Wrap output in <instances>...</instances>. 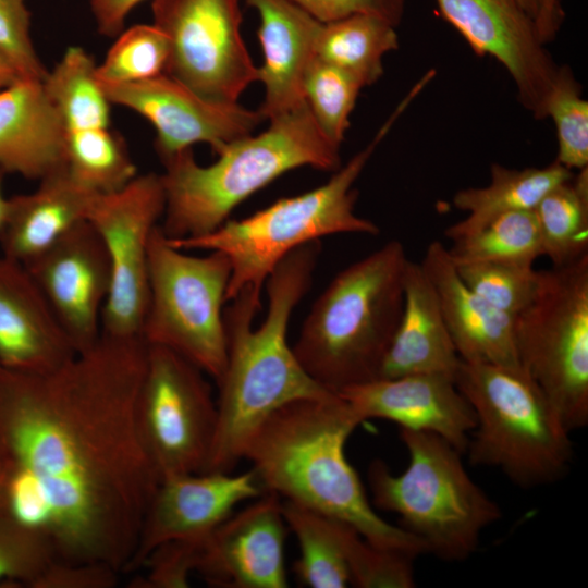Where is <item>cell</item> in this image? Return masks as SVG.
Listing matches in <instances>:
<instances>
[{
	"label": "cell",
	"instance_id": "obj_24",
	"mask_svg": "<svg viewBox=\"0 0 588 588\" xmlns=\"http://www.w3.org/2000/svg\"><path fill=\"white\" fill-rule=\"evenodd\" d=\"M402 315L379 378L443 373L455 379L461 358L446 328L433 285L420 264L407 260Z\"/></svg>",
	"mask_w": 588,
	"mask_h": 588
},
{
	"label": "cell",
	"instance_id": "obj_11",
	"mask_svg": "<svg viewBox=\"0 0 588 588\" xmlns=\"http://www.w3.org/2000/svg\"><path fill=\"white\" fill-rule=\"evenodd\" d=\"M147 346L137 420L148 455L160 478L204 473L217 426L206 373L167 347Z\"/></svg>",
	"mask_w": 588,
	"mask_h": 588
},
{
	"label": "cell",
	"instance_id": "obj_40",
	"mask_svg": "<svg viewBox=\"0 0 588 588\" xmlns=\"http://www.w3.org/2000/svg\"><path fill=\"white\" fill-rule=\"evenodd\" d=\"M120 572L110 565L95 562L53 560L35 580L32 588H113Z\"/></svg>",
	"mask_w": 588,
	"mask_h": 588
},
{
	"label": "cell",
	"instance_id": "obj_41",
	"mask_svg": "<svg viewBox=\"0 0 588 588\" xmlns=\"http://www.w3.org/2000/svg\"><path fill=\"white\" fill-rule=\"evenodd\" d=\"M320 22H331L351 14L369 13L396 26L403 16L405 0H291Z\"/></svg>",
	"mask_w": 588,
	"mask_h": 588
},
{
	"label": "cell",
	"instance_id": "obj_21",
	"mask_svg": "<svg viewBox=\"0 0 588 588\" xmlns=\"http://www.w3.org/2000/svg\"><path fill=\"white\" fill-rule=\"evenodd\" d=\"M437 293L461 360L518 366L514 319L475 293L460 277L448 248L432 241L420 262Z\"/></svg>",
	"mask_w": 588,
	"mask_h": 588
},
{
	"label": "cell",
	"instance_id": "obj_47",
	"mask_svg": "<svg viewBox=\"0 0 588 588\" xmlns=\"http://www.w3.org/2000/svg\"><path fill=\"white\" fill-rule=\"evenodd\" d=\"M0 511H1V480H0Z\"/></svg>",
	"mask_w": 588,
	"mask_h": 588
},
{
	"label": "cell",
	"instance_id": "obj_37",
	"mask_svg": "<svg viewBox=\"0 0 588 588\" xmlns=\"http://www.w3.org/2000/svg\"><path fill=\"white\" fill-rule=\"evenodd\" d=\"M57 559L41 531L0 511V587H28Z\"/></svg>",
	"mask_w": 588,
	"mask_h": 588
},
{
	"label": "cell",
	"instance_id": "obj_12",
	"mask_svg": "<svg viewBox=\"0 0 588 588\" xmlns=\"http://www.w3.org/2000/svg\"><path fill=\"white\" fill-rule=\"evenodd\" d=\"M160 174L137 175L124 187L97 194L88 222L99 234L111 283L101 315V335L142 338L149 298V245L164 211Z\"/></svg>",
	"mask_w": 588,
	"mask_h": 588
},
{
	"label": "cell",
	"instance_id": "obj_42",
	"mask_svg": "<svg viewBox=\"0 0 588 588\" xmlns=\"http://www.w3.org/2000/svg\"><path fill=\"white\" fill-rule=\"evenodd\" d=\"M98 32L108 37L118 36L131 11L144 0H87Z\"/></svg>",
	"mask_w": 588,
	"mask_h": 588
},
{
	"label": "cell",
	"instance_id": "obj_3",
	"mask_svg": "<svg viewBox=\"0 0 588 588\" xmlns=\"http://www.w3.org/2000/svg\"><path fill=\"white\" fill-rule=\"evenodd\" d=\"M360 422L338 393L297 400L257 428L243 458L264 492L342 520L382 549L414 559L428 553L420 539L376 513L348 463L345 443Z\"/></svg>",
	"mask_w": 588,
	"mask_h": 588
},
{
	"label": "cell",
	"instance_id": "obj_14",
	"mask_svg": "<svg viewBox=\"0 0 588 588\" xmlns=\"http://www.w3.org/2000/svg\"><path fill=\"white\" fill-rule=\"evenodd\" d=\"M101 87L111 103L138 113L154 126L161 161L198 143L208 144L218 155L250 135L264 120L259 110L207 99L167 73Z\"/></svg>",
	"mask_w": 588,
	"mask_h": 588
},
{
	"label": "cell",
	"instance_id": "obj_23",
	"mask_svg": "<svg viewBox=\"0 0 588 588\" xmlns=\"http://www.w3.org/2000/svg\"><path fill=\"white\" fill-rule=\"evenodd\" d=\"M65 168V131L44 81L0 89V169L39 181Z\"/></svg>",
	"mask_w": 588,
	"mask_h": 588
},
{
	"label": "cell",
	"instance_id": "obj_16",
	"mask_svg": "<svg viewBox=\"0 0 588 588\" xmlns=\"http://www.w3.org/2000/svg\"><path fill=\"white\" fill-rule=\"evenodd\" d=\"M42 291L77 353L101 338L111 271L105 245L88 220L24 265Z\"/></svg>",
	"mask_w": 588,
	"mask_h": 588
},
{
	"label": "cell",
	"instance_id": "obj_32",
	"mask_svg": "<svg viewBox=\"0 0 588 588\" xmlns=\"http://www.w3.org/2000/svg\"><path fill=\"white\" fill-rule=\"evenodd\" d=\"M453 244L448 252L454 264L490 261L534 266L543 256L534 209L500 216Z\"/></svg>",
	"mask_w": 588,
	"mask_h": 588
},
{
	"label": "cell",
	"instance_id": "obj_43",
	"mask_svg": "<svg viewBox=\"0 0 588 588\" xmlns=\"http://www.w3.org/2000/svg\"><path fill=\"white\" fill-rule=\"evenodd\" d=\"M564 15L561 0H540L535 24L539 38L544 45L555 38Z\"/></svg>",
	"mask_w": 588,
	"mask_h": 588
},
{
	"label": "cell",
	"instance_id": "obj_29",
	"mask_svg": "<svg viewBox=\"0 0 588 588\" xmlns=\"http://www.w3.org/2000/svg\"><path fill=\"white\" fill-rule=\"evenodd\" d=\"M96 68L84 48L72 46L44 79L65 132L111 126L112 103L97 78Z\"/></svg>",
	"mask_w": 588,
	"mask_h": 588
},
{
	"label": "cell",
	"instance_id": "obj_31",
	"mask_svg": "<svg viewBox=\"0 0 588 588\" xmlns=\"http://www.w3.org/2000/svg\"><path fill=\"white\" fill-rule=\"evenodd\" d=\"M65 158L71 176L95 194L115 192L138 175L124 140L111 126L65 132Z\"/></svg>",
	"mask_w": 588,
	"mask_h": 588
},
{
	"label": "cell",
	"instance_id": "obj_20",
	"mask_svg": "<svg viewBox=\"0 0 588 588\" xmlns=\"http://www.w3.org/2000/svg\"><path fill=\"white\" fill-rule=\"evenodd\" d=\"M77 352L28 269L0 257V367L54 369Z\"/></svg>",
	"mask_w": 588,
	"mask_h": 588
},
{
	"label": "cell",
	"instance_id": "obj_19",
	"mask_svg": "<svg viewBox=\"0 0 588 588\" xmlns=\"http://www.w3.org/2000/svg\"><path fill=\"white\" fill-rule=\"evenodd\" d=\"M343 397L362 422L369 418L396 422L401 429L425 431L465 453L476 426L473 407L455 379L443 373H412L379 378L346 388Z\"/></svg>",
	"mask_w": 588,
	"mask_h": 588
},
{
	"label": "cell",
	"instance_id": "obj_15",
	"mask_svg": "<svg viewBox=\"0 0 588 588\" xmlns=\"http://www.w3.org/2000/svg\"><path fill=\"white\" fill-rule=\"evenodd\" d=\"M442 16L480 57H492L516 85L522 105L544 119V105L558 72L534 19L516 0H436Z\"/></svg>",
	"mask_w": 588,
	"mask_h": 588
},
{
	"label": "cell",
	"instance_id": "obj_38",
	"mask_svg": "<svg viewBox=\"0 0 588 588\" xmlns=\"http://www.w3.org/2000/svg\"><path fill=\"white\" fill-rule=\"evenodd\" d=\"M0 53L21 79L44 81L48 71L30 36V13L26 0H0Z\"/></svg>",
	"mask_w": 588,
	"mask_h": 588
},
{
	"label": "cell",
	"instance_id": "obj_45",
	"mask_svg": "<svg viewBox=\"0 0 588 588\" xmlns=\"http://www.w3.org/2000/svg\"><path fill=\"white\" fill-rule=\"evenodd\" d=\"M4 174L5 173L0 169V233L4 226L9 209V198L4 196L2 189Z\"/></svg>",
	"mask_w": 588,
	"mask_h": 588
},
{
	"label": "cell",
	"instance_id": "obj_1",
	"mask_svg": "<svg viewBox=\"0 0 588 588\" xmlns=\"http://www.w3.org/2000/svg\"><path fill=\"white\" fill-rule=\"evenodd\" d=\"M142 338L101 335L44 372L0 367L1 511L57 559L125 573L160 481L140 436Z\"/></svg>",
	"mask_w": 588,
	"mask_h": 588
},
{
	"label": "cell",
	"instance_id": "obj_44",
	"mask_svg": "<svg viewBox=\"0 0 588 588\" xmlns=\"http://www.w3.org/2000/svg\"><path fill=\"white\" fill-rule=\"evenodd\" d=\"M17 79H20V77L15 69L5 57L0 53V89L13 84Z\"/></svg>",
	"mask_w": 588,
	"mask_h": 588
},
{
	"label": "cell",
	"instance_id": "obj_39",
	"mask_svg": "<svg viewBox=\"0 0 588 588\" xmlns=\"http://www.w3.org/2000/svg\"><path fill=\"white\" fill-rule=\"evenodd\" d=\"M204 540H176L160 544L143 563L140 568H145L146 573L134 576L128 587L187 588Z\"/></svg>",
	"mask_w": 588,
	"mask_h": 588
},
{
	"label": "cell",
	"instance_id": "obj_46",
	"mask_svg": "<svg viewBox=\"0 0 588 588\" xmlns=\"http://www.w3.org/2000/svg\"><path fill=\"white\" fill-rule=\"evenodd\" d=\"M516 2L528 13L535 21L539 10L540 0H516Z\"/></svg>",
	"mask_w": 588,
	"mask_h": 588
},
{
	"label": "cell",
	"instance_id": "obj_36",
	"mask_svg": "<svg viewBox=\"0 0 588 588\" xmlns=\"http://www.w3.org/2000/svg\"><path fill=\"white\" fill-rule=\"evenodd\" d=\"M462 280L497 309L515 318L536 296L540 271L506 262L454 264Z\"/></svg>",
	"mask_w": 588,
	"mask_h": 588
},
{
	"label": "cell",
	"instance_id": "obj_18",
	"mask_svg": "<svg viewBox=\"0 0 588 588\" xmlns=\"http://www.w3.org/2000/svg\"><path fill=\"white\" fill-rule=\"evenodd\" d=\"M286 528L281 498L264 492L203 541L195 573L212 587H287Z\"/></svg>",
	"mask_w": 588,
	"mask_h": 588
},
{
	"label": "cell",
	"instance_id": "obj_7",
	"mask_svg": "<svg viewBox=\"0 0 588 588\" xmlns=\"http://www.w3.org/2000/svg\"><path fill=\"white\" fill-rule=\"evenodd\" d=\"M392 126L385 121L367 147L317 188L281 198L241 220L228 219L206 235L176 241L166 236L168 242L184 250H218L229 258L228 303L244 287L261 292L278 264L305 244L333 234H379L376 223L355 213L357 192L353 185Z\"/></svg>",
	"mask_w": 588,
	"mask_h": 588
},
{
	"label": "cell",
	"instance_id": "obj_8",
	"mask_svg": "<svg viewBox=\"0 0 588 588\" xmlns=\"http://www.w3.org/2000/svg\"><path fill=\"white\" fill-rule=\"evenodd\" d=\"M406 469L394 475L373 461L368 482L373 504L395 513L403 529L444 561H464L478 548L482 531L498 522L500 506L470 478L461 453L441 437L401 429Z\"/></svg>",
	"mask_w": 588,
	"mask_h": 588
},
{
	"label": "cell",
	"instance_id": "obj_34",
	"mask_svg": "<svg viewBox=\"0 0 588 588\" xmlns=\"http://www.w3.org/2000/svg\"><path fill=\"white\" fill-rule=\"evenodd\" d=\"M362 88L351 74L317 57L305 73V101L322 133L339 146Z\"/></svg>",
	"mask_w": 588,
	"mask_h": 588
},
{
	"label": "cell",
	"instance_id": "obj_30",
	"mask_svg": "<svg viewBox=\"0 0 588 588\" xmlns=\"http://www.w3.org/2000/svg\"><path fill=\"white\" fill-rule=\"evenodd\" d=\"M543 256L553 266L588 254V167L551 188L536 205Z\"/></svg>",
	"mask_w": 588,
	"mask_h": 588
},
{
	"label": "cell",
	"instance_id": "obj_17",
	"mask_svg": "<svg viewBox=\"0 0 588 588\" xmlns=\"http://www.w3.org/2000/svg\"><path fill=\"white\" fill-rule=\"evenodd\" d=\"M262 493L253 469L243 474L205 471L160 478L126 572L140 569L147 556L162 543L206 539L237 504Z\"/></svg>",
	"mask_w": 588,
	"mask_h": 588
},
{
	"label": "cell",
	"instance_id": "obj_35",
	"mask_svg": "<svg viewBox=\"0 0 588 588\" xmlns=\"http://www.w3.org/2000/svg\"><path fill=\"white\" fill-rule=\"evenodd\" d=\"M558 140L556 161L568 170L588 167V101L567 65L559 66L544 105Z\"/></svg>",
	"mask_w": 588,
	"mask_h": 588
},
{
	"label": "cell",
	"instance_id": "obj_28",
	"mask_svg": "<svg viewBox=\"0 0 588 588\" xmlns=\"http://www.w3.org/2000/svg\"><path fill=\"white\" fill-rule=\"evenodd\" d=\"M397 48L392 23L375 14L356 13L321 23L316 57L351 74L365 87L382 76L384 54Z\"/></svg>",
	"mask_w": 588,
	"mask_h": 588
},
{
	"label": "cell",
	"instance_id": "obj_25",
	"mask_svg": "<svg viewBox=\"0 0 588 588\" xmlns=\"http://www.w3.org/2000/svg\"><path fill=\"white\" fill-rule=\"evenodd\" d=\"M96 195L65 168L39 180L34 192L10 197L0 233L2 255L26 265L86 221Z\"/></svg>",
	"mask_w": 588,
	"mask_h": 588
},
{
	"label": "cell",
	"instance_id": "obj_2",
	"mask_svg": "<svg viewBox=\"0 0 588 588\" xmlns=\"http://www.w3.org/2000/svg\"><path fill=\"white\" fill-rule=\"evenodd\" d=\"M320 252L315 241L278 264L265 283L268 310L258 328L253 323L261 308L260 291L244 287L228 302V359L217 381V426L205 471H232L253 433L284 405L335 394L305 371L287 342L291 315L311 285Z\"/></svg>",
	"mask_w": 588,
	"mask_h": 588
},
{
	"label": "cell",
	"instance_id": "obj_6",
	"mask_svg": "<svg viewBox=\"0 0 588 588\" xmlns=\"http://www.w3.org/2000/svg\"><path fill=\"white\" fill-rule=\"evenodd\" d=\"M455 383L476 416L465 451L473 465L498 468L523 488L566 474L571 432L520 365L461 360Z\"/></svg>",
	"mask_w": 588,
	"mask_h": 588
},
{
	"label": "cell",
	"instance_id": "obj_33",
	"mask_svg": "<svg viewBox=\"0 0 588 588\" xmlns=\"http://www.w3.org/2000/svg\"><path fill=\"white\" fill-rule=\"evenodd\" d=\"M97 64L101 85L136 83L166 73L170 47L166 34L155 24L123 29Z\"/></svg>",
	"mask_w": 588,
	"mask_h": 588
},
{
	"label": "cell",
	"instance_id": "obj_13",
	"mask_svg": "<svg viewBox=\"0 0 588 588\" xmlns=\"http://www.w3.org/2000/svg\"><path fill=\"white\" fill-rule=\"evenodd\" d=\"M241 0H152L170 47L166 73L198 95L234 103L258 81L241 34Z\"/></svg>",
	"mask_w": 588,
	"mask_h": 588
},
{
	"label": "cell",
	"instance_id": "obj_5",
	"mask_svg": "<svg viewBox=\"0 0 588 588\" xmlns=\"http://www.w3.org/2000/svg\"><path fill=\"white\" fill-rule=\"evenodd\" d=\"M407 260L391 240L341 270L315 301L292 347L324 389L379 379L403 310Z\"/></svg>",
	"mask_w": 588,
	"mask_h": 588
},
{
	"label": "cell",
	"instance_id": "obj_4",
	"mask_svg": "<svg viewBox=\"0 0 588 588\" xmlns=\"http://www.w3.org/2000/svg\"><path fill=\"white\" fill-rule=\"evenodd\" d=\"M209 166L193 149L163 161L164 211L160 229L172 241L206 235L245 199L299 167L336 171L340 146L320 130L307 103L270 121V126L230 144Z\"/></svg>",
	"mask_w": 588,
	"mask_h": 588
},
{
	"label": "cell",
	"instance_id": "obj_10",
	"mask_svg": "<svg viewBox=\"0 0 588 588\" xmlns=\"http://www.w3.org/2000/svg\"><path fill=\"white\" fill-rule=\"evenodd\" d=\"M517 356L569 432L588 424V254L540 271L514 318Z\"/></svg>",
	"mask_w": 588,
	"mask_h": 588
},
{
	"label": "cell",
	"instance_id": "obj_26",
	"mask_svg": "<svg viewBox=\"0 0 588 588\" xmlns=\"http://www.w3.org/2000/svg\"><path fill=\"white\" fill-rule=\"evenodd\" d=\"M490 183L460 189L453 206L467 216L450 225L444 235L452 242L469 236L495 218L509 212L532 210L554 186L573 174L556 160L543 168L511 169L499 163L490 168Z\"/></svg>",
	"mask_w": 588,
	"mask_h": 588
},
{
	"label": "cell",
	"instance_id": "obj_27",
	"mask_svg": "<svg viewBox=\"0 0 588 588\" xmlns=\"http://www.w3.org/2000/svg\"><path fill=\"white\" fill-rule=\"evenodd\" d=\"M282 513L298 542L293 571L299 583L311 588L352 585V553L362 535L342 520L290 501H282Z\"/></svg>",
	"mask_w": 588,
	"mask_h": 588
},
{
	"label": "cell",
	"instance_id": "obj_9",
	"mask_svg": "<svg viewBox=\"0 0 588 588\" xmlns=\"http://www.w3.org/2000/svg\"><path fill=\"white\" fill-rule=\"evenodd\" d=\"M230 277L223 253L189 255L172 246L159 224L149 245L142 339L180 354L217 382L228 359L223 313Z\"/></svg>",
	"mask_w": 588,
	"mask_h": 588
},
{
	"label": "cell",
	"instance_id": "obj_22",
	"mask_svg": "<svg viewBox=\"0 0 588 588\" xmlns=\"http://www.w3.org/2000/svg\"><path fill=\"white\" fill-rule=\"evenodd\" d=\"M259 17L258 38L264 63L258 81L265 98L259 108L272 121L306 103L305 73L316 58L319 20L291 0H245Z\"/></svg>",
	"mask_w": 588,
	"mask_h": 588
}]
</instances>
